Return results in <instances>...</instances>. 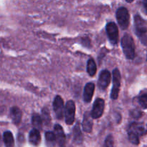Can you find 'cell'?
<instances>
[{"mask_svg":"<svg viewBox=\"0 0 147 147\" xmlns=\"http://www.w3.org/2000/svg\"><path fill=\"white\" fill-rule=\"evenodd\" d=\"M121 47L125 56L127 59L133 60L135 57V47L134 41L131 35L125 34L121 39Z\"/></svg>","mask_w":147,"mask_h":147,"instance_id":"7a4b0ae2","label":"cell"},{"mask_svg":"<svg viewBox=\"0 0 147 147\" xmlns=\"http://www.w3.org/2000/svg\"><path fill=\"white\" fill-rule=\"evenodd\" d=\"M32 123L34 129L41 130L42 127V119L41 116L36 113L33 114L32 116Z\"/></svg>","mask_w":147,"mask_h":147,"instance_id":"d6986e66","label":"cell"},{"mask_svg":"<svg viewBox=\"0 0 147 147\" xmlns=\"http://www.w3.org/2000/svg\"><path fill=\"white\" fill-rule=\"evenodd\" d=\"M64 103L60 96H56L53 101V110L57 119L61 120L64 116Z\"/></svg>","mask_w":147,"mask_h":147,"instance_id":"9c48e42d","label":"cell"},{"mask_svg":"<svg viewBox=\"0 0 147 147\" xmlns=\"http://www.w3.org/2000/svg\"><path fill=\"white\" fill-rule=\"evenodd\" d=\"M73 141L76 144H80L83 142V136H82L81 131H80V126L79 123H77L74 127L73 131Z\"/></svg>","mask_w":147,"mask_h":147,"instance_id":"2e32d148","label":"cell"},{"mask_svg":"<svg viewBox=\"0 0 147 147\" xmlns=\"http://www.w3.org/2000/svg\"><path fill=\"white\" fill-rule=\"evenodd\" d=\"M95 91V84L93 83H88L84 88L83 100L86 103H90L93 98Z\"/></svg>","mask_w":147,"mask_h":147,"instance_id":"8fae6325","label":"cell"},{"mask_svg":"<svg viewBox=\"0 0 147 147\" xmlns=\"http://www.w3.org/2000/svg\"><path fill=\"white\" fill-rule=\"evenodd\" d=\"M121 73L119 69L116 68L113 70V87L111 92V98L113 100H116L119 97L121 86Z\"/></svg>","mask_w":147,"mask_h":147,"instance_id":"5b68a950","label":"cell"},{"mask_svg":"<svg viewBox=\"0 0 147 147\" xmlns=\"http://www.w3.org/2000/svg\"><path fill=\"white\" fill-rule=\"evenodd\" d=\"M126 1H127V2H129V3H131V2H133L134 0H126Z\"/></svg>","mask_w":147,"mask_h":147,"instance_id":"4316f807","label":"cell"},{"mask_svg":"<svg viewBox=\"0 0 147 147\" xmlns=\"http://www.w3.org/2000/svg\"><path fill=\"white\" fill-rule=\"evenodd\" d=\"M116 20L122 30H126L129 25L130 15L126 7H120L116 11Z\"/></svg>","mask_w":147,"mask_h":147,"instance_id":"3957f363","label":"cell"},{"mask_svg":"<svg viewBox=\"0 0 147 147\" xmlns=\"http://www.w3.org/2000/svg\"><path fill=\"white\" fill-rule=\"evenodd\" d=\"M54 134L55 136L56 142L60 146H64L65 145V135L63 127L59 124H55L54 126Z\"/></svg>","mask_w":147,"mask_h":147,"instance_id":"30bf717a","label":"cell"},{"mask_svg":"<svg viewBox=\"0 0 147 147\" xmlns=\"http://www.w3.org/2000/svg\"><path fill=\"white\" fill-rule=\"evenodd\" d=\"M134 28L136 35L144 45L147 43V26L146 22L139 14L134 16Z\"/></svg>","mask_w":147,"mask_h":147,"instance_id":"6da1fadb","label":"cell"},{"mask_svg":"<svg viewBox=\"0 0 147 147\" xmlns=\"http://www.w3.org/2000/svg\"><path fill=\"white\" fill-rule=\"evenodd\" d=\"M64 115L65 123L67 125H72L74 123L76 117V104L73 100H70L66 103L64 109Z\"/></svg>","mask_w":147,"mask_h":147,"instance_id":"277c9868","label":"cell"},{"mask_svg":"<svg viewBox=\"0 0 147 147\" xmlns=\"http://www.w3.org/2000/svg\"><path fill=\"white\" fill-rule=\"evenodd\" d=\"M45 141L47 146H53L56 144V139L55 134L52 131H47L45 133Z\"/></svg>","mask_w":147,"mask_h":147,"instance_id":"ffe728a7","label":"cell"},{"mask_svg":"<svg viewBox=\"0 0 147 147\" xmlns=\"http://www.w3.org/2000/svg\"><path fill=\"white\" fill-rule=\"evenodd\" d=\"M138 102L139 105L143 109H146L147 107V94L146 93H143L138 98Z\"/></svg>","mask_w":147,"mask_h":147,"instance_id":"7402d4cb","label":"cell"},{"mask_svg":"<svg viewBox=\"0 0 147 147\" xmlns=\"http://www.w3.org/2000/svg\"><path fill=\"white\" fill-rule=\"evenodd\" d=\"M128 137H129V142L134 145H138L139 144V136L134 134V132L128 131Z\"/></svg>","mask_w":147,"mask_h":147,"instance_id":"44dd1931","label":"cell"},{"mask_svg":"<svg viewBox=\"0 0 147 147\" xmlns=\"http://www.w3.org/2000/svg\"><path fill=\"white\" fill-rule=\"evenodd\" d=\"M10 116H11V120L14 124H20L22 119L21 110L17 106H14L10 109Z\"/></svg>","mask_w":147,"mask_h":147,"instance_id":"5bb4252c","label":"cell"},{"mask_svg":"<svg viewBox=\"0 0 147 147\" xmlns=\"http://www.w3.org/2000/svg\"><path fill=\"white\" fill-rule=\"evenodd\" d=\"M113 138L112 135H109L106 137V140H105L104 146H113Z\"/></svg>","mask_w":147,"mask_h":147,"instance_id":"cb8c5ba5","label":"cell"},{"mask_svg":"<svg viewBox=\"0 0 147 147\" xmlns=\"http://www.w3.org/2000/svg\"><path fill=\"white\" fill-rule=\"evenodd\" d=\"M29 141H30V144L34 146H37L40 144V141H41V136H40V130L36 129H33L31 130L29 134Z\"/></svg>","mask_w":147,"mask_h":147,"instance_id":"9a60e30c","label":"cell"},{"mask_svg":"<svg viewBox=\"0 0 147 147\" xmlns=\"http://www.w3.org/2000/svg\"><path fill=\"white\" fill-rule=\"evenodd\" d=\"M42 118L43 121L45 123H48L50 121V116L46 109H42Z\"/></svg>","mask_w":147,"mask_h":147,"instance_id":"603a6c76","label":"cell"},{"mask_svg":"<svg viewBox=\"0 0 147 147\" xmlns=\"http://www.w3.org/2000/svg\"><path fill=\"white\" fill-rule=\"evenodd\" d=\"M111 80V73L108 70H103L100 72L98 80V86L100 90H105L109 87Z\"/></svg>","mask_w":147,"mask_h":147,"instance_id":"ba28073f","label":"cell"},{"mask_svg":"<svg viewBox=\"0 0 147 147\" xmlns=\"http://www.w3.org/2000/svg\"><path fill=\"white\" fill-rule=\"evenodd\" d=\"M143 4H144V11L145 13H146V0H144L143 1Z\"/></svg>","mask_w":147,"mask_h":147,"instance_id":"484cf974","label":"cell"},{"mask_svg":"<svg viewBox=\"0 0 147 147\" xmlns=\"http://www.w3.org/2000/svg\"><path fill=\"white\" fill-rule=\"evenodd\" d=\"M92 117L88 112H86L83 116V129L86 133H90L93 129V121Z\"/></svg>","mask_w":147,"mask_h":147,"instance_id":"4fadbf2b","label":"cell"},{"mask_svg":"<svg viewBox=\"0 0 147 147\" xmlns=\"http://www.w3.org/2000/svg\"><path fill=\"white\" fill-rule=\"evenodd\" d=\"M104 100L102 98H100L96 99L95 100L94 103H93V109H92L91 113H90V116H91L92 119H98L100 117H101L103 113V111H104Z\"/></svg>","mask_w":147,"mask_h":147,"instance_id":"52a82bcc","label":"cell"},{"mask_svg":"<svg viewBox=\"0 0 147 147\" xmlns=\"http://www.w3.org/2000/svg\"><path fill=\"white\" fill-rule=\"evenodd\" d=\"M131 115L132 117L139 119V118H140L142 116V112H141L139 110H134L131 111Z\"/></svg>","mask_w":147,"mask_h":147,"instance_id":"d4e9b609","label":"cell"},{"mask_svg":"<svg viewBox=\"0 0 147 147\" xmlns=\"http://www.w3.org/2000/svg\"><path fill=\"white\" fill-rule=\"evenodd\" d=\"M97 71V67L95 60L93 58H90L87 63V72L90 76H94Z\"/></svg>","mask_w":147,"mask_h":147,"instance_id":"ac0fdd59","label":"cell"},{"mask_svg":"<svg viewBox=\"0 0 147 147\" xmlns=\"http://www.w3.org/2000/svg\"><path fill=\"white\" fill-rule=\"evenodd\" d=\"M3 140L6 146L11 147L14 145V139L11 132L7 131L3 134Z\"/></svg>","mask_w":147,"mask_h":147,"instance_id":"e0dca14e","label":"cell"},{"mask_svg":"<svg viewBox=\"0 0 147 147\" xmlns=\"http://www.w3.org/2000/svg\"><path fill=\"white\" fill-rule=\"evenodd\" d=\"M106 33H107L108 37L113 45H116L119 41V29L117 25L114 22H109L106 26Z\"/></svg>","mask_w":147,"mask_h":147,"instance_id":"8992f818","label":"cell"},{"mask_svg":"<svg viewBox=\"0 0 147 147\" xmlns=\"http://www.w3.org/2000/svg\"><path fill=\"white\" fill-rule=\"evenodd\" d=\"M128 131L134 132L136 135H138L139 137L146 134V129H145L144 126L141 123H136V122L131 123L129 125Z\"/></svg>","mask_w":147,"mask_h":147,"instance_id":"7c38bea8","label":"cell"}]
</instances>
